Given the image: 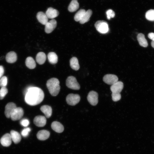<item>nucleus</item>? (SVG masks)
Returning <instances> with one entry per match:
<instances>
[{"label": "nucleus", "instance_id": "nucleus-1", "mask_svg": "<svg viewBox=\"0 0 154 154\" xmlns=\"http://www.w3.org/2000/svg\"><path fill=\"white\" fill-rule=\"evenodd\" d=\"M25 101L28 105L35 106L40 103L43 100L44 94L40 88L30 86L25 90Z\"/></svg>", "mask_w": 154, "mask_h": 154}, {"label": "nucleus", "instance_id": "nucleus-2", "mask_svg": "<svg viewBox=\"0 0 154 154\" xmlns=\"http://www.w3.org/2000/svg\"><path fill=\"white\" fill-rule=\"evenodd\" d=\"M60 82L56 78H51L48 80L46 85L50 94L53 96H56L58 94L60 89Z\"/></svg>", "mask_w": 154, "mask_h": 154}, {"label": "nucleus", "instance_id": "nucleus-3", "mask_svg": "<svg viewBox=\"0 0 154 154\" xmlns=\"http://www.w3.org/2000/svg\"><path fill=\"white\" fill-rule=\"evenodd\" d=\"M94 26L96 30L100 33L106 34L108 33L109 29L107 23L104 21L99 20L95 23Z\"/></svg>", "mask_w": 154, "mask_h": 154}, {"label": "nucleus", "instance_id": "nucleus-4", "mask_svg": "<svg viewBox=\"0 0 154 154\" xmlns=\"http://www.w3.org/2000/svg\"><path fill=\"white\" fill-rule=\"evenodd\" d=\"M66 85L68 87L74 90H78L80 88L79 84L76 78L73 76H68L66 80Z\"/></svg>", "mask_w": 154, "mask_h": 154}, {"label": "nucleus", "instance_id": "nucleus-5", "mask_svg": "<svg viewBox=\"0 0 154 154\" xmlns=\"http://www.w3.org/2000/svg\"><path fill=\"white\" fill-rule=\"evenodd\" d=\"M80 99V97L79 95L70 94L66 96V100L68 105L74 106L78 103Z\"/></svg>", "mask_w": 154, "mask_h": 154}, {"label": "nucleus", "instance_id": "nucleus-6", "mask_svg": "<svg viewBox=\"0 0 154 154\" xmlns=\"http://www.w3.org/2000/svg\"><path fill=\"white\" fill-rule=\"evenodd\" d=\"M87 98L90 104L96 106L98 102V94L95 91H91L88 93Z\"/></svg>", "mask_w": 154, "mask_h": 154}, {"label": "nucleus", "instance_id": "nucleus-7", "mask_svg": "<svg viewBox=\"0 0 154 154\" xmlns=\"http://www.w3.org/2000/svg\"><path fill=\"white\" fill-rule=\"evenodd\" d=\"M24 114V111L21 107H17L12 113L10 117L13 121H16L21 119Z\"/></svg>", "mask_w": 154, "mask_h": 154}, {"label": "nucleus", "instance_id": "nucleus-8", "mask_svg": "<svg viewBox=\"0 0 154 154\" xmlns=\"http://www.w3.org/2000/svg\"><path fill=\"white\" fill-rule=\"evenodd\" d=\"M103 80L106 83L112 85L118 81V78L115 75L108 74L104 76Z\"/></svg>", "mask_w": 154, "mask_h": 154}, {"label": "nucleus", "instance_id": "nucleus-9", "mask_svg": "<svg viewBox=\"0 0 154 154\" xmlns=\"http://www.w3.org/2000/svg\"><path fill=\"white\" fill-rule=\"evenodd\" d=\"M17 107L16 104L13 102H9L7 104L5 107V111L6 117L8 118L10 117L12 113Z\"/></svg>", "mask_w": 154, "mask_h": 154}, {"label": "nucleus", "instance_id": "nucleus-10", "mask_svg": "<svg viewBox=\"0 0 154 154\" xmlns=\"http://www.w3.org/2000/svg\"><path fill=\"white\" fill-rule=\"evenodd\" d=\"M57 25L56 21L54 19H51L45 25V31L47 33H51L55 28Z\"/></svg>", "mask_w": 154, "mask_h": 154}, {"label": "nucleus", "instance_id": "nucleus-11", "mask_svg": "<svg viewBox=\"0 0 154 154\" xmlns=\"http://www.w3.org/2000/svg\"><path fill=\"white\" fill-rule=\"evenodd\" d=\"M46 119L42 116H36L33 120V122L38 127L44 126L46 123Z\"/></svg>", "mask_w": 154, "mask_h": 154}, {"label": "nucleus", "instance_id": "nucleus-12", "mask_svg": "<svg viewBox=\"0 0 154 154\" xmlns=\"http://www.w3.org/2000/svg\"><path fill=\"white\" fill-rule=\"evenodd\" d=\"M123 87V83L121 81H118L112 85L110 89L112 93H120Z\"/></svg>", "mask_w": 154, "mask_h": 154}, {"label": "nucleus", "instance_id": "nucleus-13", "mask_svg": "<svg viewBox=\"0 0 154 154\" xmlns=\"http://www.w3.org/2000/svg\"><path fill=\"white\" fill-rule=\"evenodd\" d=\"M12 140L10 134L7 133L1 137L0 141L2 145L7 147L11 145Z\"/></svg>", "mask_w": 154, "mask_h": 154}, {"label": "nucleus", "instance_id": "nucleus-14", "mask_svg": "<svg viewBox=\"0 0 154 154\" xmlns=\"http://www.w3.org/2000/svg\"><path fill=\"white\" fill-rule=\"evenodd\" d=\"M45 14L48 18L53 19L57 17L59 13L57 10L50 7L47 9Z\"/></svg>", "mask_w": 154, "mask_h": 154}, {"label": "nucleus", "instance_id": "nucleus-15", "mask_svg": "<svg viewBox=\"0 0 154 154\" xmlns=\"http://www.w3.org/2000/svg\"><path fill=\"white\" fill-rule=\"evenodd\" d=\"M37 18L38 21L42 25H45L48 22V18L47 16L42 12H38L37 14Z\"/></svg>", "mask_w": 154, "mask_h": 154}, {"label": "nucleus", "instance_id": "nucleus-16", "mask_svg": "<svg viewBox=\"0 0 154 154\" xmlns=\"http://www.w3.org/2000/svg\"><path fill=\"white\" fill-rule=\"evenodd\" d=\"M50 135V132L46 130L39 131L37 136L38 139L40 140H44L48 139Z\"/></svg>", "mask_w": 154, "mask_h": 154}, {"label": "nucleus", "instance_id": "nucleus-17", "mask_svg": "<svg viewBox=\"0 0 154 154\" xmlns=\"http://www.w3.org/2000/svg\"><path fill=\"white\" fill-rule=\"evenodd\" d=\"M51 126L53 130L58 133L62 132L64 130V127L62 125L57 121L52 122Z\"/></svg>", "mask_w": 154, "mask_h": 154}, {"label": "nucleus", "instance_id": "nucleus-18", "mask_svg": "<svg viewBox=\"0 0 154 154\" xmlns=\"http://www.w3.org/2000/svg\"><path fill=\"white\" fill-rule=\"evenodd\" d=\"M5 58L7 62L13 63L16 61L17 58V55L14 52L11 51L7 54Z\"/></svg>", "mask_w": 154, "mask_h": 154}, {"label": "nucleus", "instance_id": "nucleus-19", "mask_svg": "<svg viewBox=\"0 0 154 154\" xmlns=\"http://www.w3.org/2000/svg\"><path fill=\"white\" fill-rule=\"evenodd\" d=\"M40 110L44 114L46 117L49 118L51 116L52 110L50 106L47 105L42 106L40 107Z\"/></svg>", "mask_w": 154, "mask_h": 154}, {"label": "nucleus", "instance_id": "nucleus-20", "mask_svg": "<svg viewBox=\"0 0 154 154\" xmlns=\"http://www.w3.org/2000/svg\"><path fill=\"white\" fill-rule=\"evenodd\" d=\"M10 134L12 140L15 144L19 143L21 140V136L18 132L12 130L10 132Z\"/></svg>", "mask_w": 154, "mask_h": 154}, {"label": "nucleus", "instance_id": "nucleus-21", "mask_svg": "<svg viewBox=\"0 0 154 154\" xmlns=\"http://www.w3.org/2000/svg\"><path fill=\"white\" fill-rule=\"evenodd\" d=\"M137 38L140 46L145 47L147 46V42L144 34L142 33L139 34L137 35Z\"/></svg>", "mask_w": 154, "mask_h": 154}, {"label": "nucleus", "instance_id": "nucleus-22", "mask_svg": "<svg viewBox=\"0 0 154 154\" xmlns=\"http://www.w3.org/2000/svg\"><path fill=\"white\" fill-rule=\"evenodd\" d=\"M46 59V55L43 52H40L38 53L36 57L37 62L38 64L40 65L42 64L45 62Z\"/></svg>", "mask_w": 154, "mask_h": 154}, {"label": "nucleus", "instance_id": "nucleus-23", "mask_svg": "<svg viewBox=\"0 0 154 154\" xmlns=\"http://www.w3.org/2000/svg\"><path fill=\"white\" fill-rule=\"evenodd\" d=\"M79 6L77 0H72L68 6V10L71 12H74L78 9Z\"/></svg>", "mask_w": 154, "mask_h": 154}, {"label": "nucleus", "instance_id": "nucleus-24", "mask_svg": "<svg viewBox=\"0 0 154 154\" xmlns=\"http://www.w3.org/2000/svg\"><path fill=\"white\" fill-rule=\"evenodd\" d=\"M70 65L71 68L75 70H77L80 68L78 59L75 57H72L70 61Z\"/></svg>", "mask_w": 154, "mask_h": 154}, {"label": "nucleus", "instance_id": "nucleus-25", "mask_svg": "<svg viewBox=\"0 0 154 154\" xmlns=\"http://www.w3.org/2000/svg\"><path fill=\"white\" fill-rule=\"evenodd\" d=\"M48 58L49 62L51 64H55L58 62V57L55 53L50 52L48 54Z\"/></svg>", "mask_w": 154, "mask_h": 154}, {"label": "nucleus", "instance_id": "nucleus-26", "mask_svg": "<svg viewBox=\"0 0 154 154\" xmlns=\"http://www.w3.org/2000/svg\"><path fill=\"white\" fill-rule=\"evenodd\" d=\"M92 14V11L90 9L86 11L82 18L80 21V23L81 24H83L88 22L90 20V18Z\"/></svg>", "mask_w": 154, "mask_h": 154}, {"label": "nucleus", "instance_id": "nucleus-27", "mask_svg": "<svg viewBox=\"0 0 154 154\" xmlns=\"http://www.w3.org/2000/svg\"><path fill=\"white\" fill-rule=\"evenodd\" d=\"M26 66L30 69H33L35 68L36 64L33 58L30 56L27 57L25 61Z\"/></svg>", "mask_w": 154, "mask_h": 154}, {"label": "nucleus", "instance_id": "nucleus-28", "mask_svg": "<svg viewBox=\"0 0 154 154\" xmlns=\"http://www.w3.org/2000/svg\"><path fill=\"white\" fill-rule=\"evenodd\" d=\"M86 12L85 10L84 9H81L78 11L74 15V20L77 22L80 21Z\"/></svg>", "mask_w": 154, "mask_h": 154}, {"label": "nucleus", "instance_id": "nucleus-29", "mask_svg": "<svg viewBox=\"0 0 154 154\" xmlns=\"http://www.w3.org/2000/svg\"><path fill=\"white\" fill-rule=\"evenodd\" d=\"M145 16L147 20L154 21V10L150 9L147 11L146 13Z\"/></svg>", "mask_w": 154, "mask_h": 154}, {"label": "nucleus", "instance_id": "nucleus-30", "mask_svg": "<svg viewBox=\"0 0 154 154\" xmlns=\"http://www.w3.org/2000/svg\"><path fill=\"white\" fill-rule=\"evenodd\" d=\"M8 92V90L6 87H1L0 90V100H2L4 98Z\"/></svg>", "mask_w": 154, "mask_h": 154}, {"label": "nucleus", "instance_id": "nucleus-31", "mask_svg": "<svg viewBox=\"0 0 154 154\" xmlns=\"http://www.w3.org/2000/svg\"><path fill=\"white\" fill-rule=\"evenodd\" d=\"M112 99L114 102L118 101L121 99V96L120 93H113L112 94Z\"/></svg>", "mask_w": 154, "mask_h": 154}, {"label": "nucleus", "instance_id": "nucleus-32", "mask_svg": "<svg viewBox=\"0 0 154 154\" xmlns=\"http://www.w3.org/2000/svg\"><path fill=\"white\" fill-rule=\"evenodd\" d=\"M7 79L6 76L2 77L0 79V86L6 87L7 84Z\"/></svg>", "mask_w": 154, "mask_h": 154}, {"label": "nucleus", "instance_id": "nucleus-33", "mask_svg": "<svg viewBox=\"0 0 154 154\" xmlns=\"http://www.w3.org/2000/svg\"><path fill=\"white\" fill-rule=\"evenodd\" d=\"M31 131V129L27 127L23 129L21 131V135L24 137H27L29 135V133Z\"/></svg>", "mask_w": 154, "mask_h": 154}, {"label": "nucleus", "instance_id": "nucleus-34", "mask_svg": "<svg viewBox=\"0 0 154 154\" xmlns=\"http://www.w3.org/2000/svg\"><path fill=\"white\" fill-rule=\"evenodd\" d=\"M107 19L110 20L111 18H114L115 16V12L112 9L108 10L106 12Z\"/></svg>", "mask_w": 154, "mask_h": 154}, {"label": "nucleus", "instance_id": "nucleus-35", "mask_svg": "<svg viewBox=\"0 0 154 154\" xmlns=\"http://www.w3.org/2000/svg\"><path fill=\"white\" fill-rule=\"evenodd\" d=\"M20 123L22 126L26 127L29 124V121L27 119H23L20 121Z\"/></svg>", "mask_w": 154, "mask_h": 154}, {"label": "nucleus", "instance_id": "nucleus-36", "mask_svg": "<svg viewBox=\"0 0 154 154\" xmlns=\"http://www.w3.org/2000/svg\"><path fill=\"white\" fill-rule=\"evenodd\" d=\"M4 73V69L3 67L2 66H0V79L2 77Z\"/></svg>", "mask_w": 154, "mask_h": 154}, {"label": "nucleus", "instance_id": "nucleus-37", "mask_svg": "<svg viewBox=\"0 0 154 154\" xmlns=\"http://www.w3.org/2000/svg\"><path fill=\"white\" fill-rule=\"evenodd\" d=\"M148 37L149 38L152 40L154 38V33H149L148 35Z\"/></svg>", "mask_w": 154, "mask_h": 154}, {"label": "nucleus", "instance_id": "nucleus-38", "mask_svg": "<svg viewBox=\"0 0 154 154\" xmlns=\"http://www.w3.org/2000/svg\"><path fill=\"white\" fill-rule=\"evenodd\" d=\"M151 44L152 46L154 48V38L152 40Z\"/></svg>", "mask_w": 154, "mask_h": 154}]
</instances>
